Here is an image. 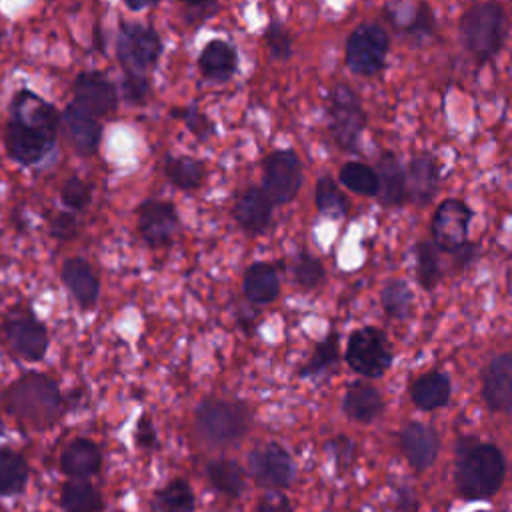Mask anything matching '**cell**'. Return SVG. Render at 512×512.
<instances>
[{
    "mask_svg": "<svg viewBox=\"0 0 512 512\" xmlns=\"http://www.w3.org/2000/svg\"><path fill=\"white\" fill-rule=\"evenodd\" d=\"M206 472L212 486L228 496H238L244 488V472L234 460H214Z\"/></svg>",
    "mask_w": 512,
    "mask_h": 512,
    "instance_id": "obj_34",
    "label": "cell"
},
{
    "mask_svg": "<svg viewBox=\"0 0 512 512\" xmlns=\"http://www.w3.org/2000/svg\"><path fill=\"white\" fill-rule=\"evenodd\" d=\"M62 508L66 512H100L102 498L98 490L84 482V480H72L62 488Z\"/></svg>",
    "mask_w": 512,
    "mask_h": 512,
    "instance_id": "obj_31",
    "label": "cell"
},
{
    "mask_svg": "<svg viewBox=\"0 0 512 512\" xmlns=\"http://www.w3.org/2000/svg\"><path fill=\"white\" fill-rule=\"evenodd\" d=\"M128 10H132V12H140V10H146V8H150V6H154V2H126L124 4Z\"/></svg>",
    "mask_w": 512,
    "mask_h": 512,
    "instance_id": "obj_51",
    "label": "cell"
},
{
    "mask_svg": "<svg viewBox=\"0 0 512 512\" xmlns=\"http://www.w3.org/2000/svg\"><path fill=\"white\" fill-rule=\"evenodd\" d=\"M388 46H390L388 32L380 24L366 22L356 26L350 32L344 48L348 70L358 76L378 74L384 68Z\"/></svg>",
    "mask_w": 512,
    "mask_h": 512,
    "instance_id": "obj_9",
    "label": "cell"
},
{
    "mask_svg": "<svg viewBox=\"0 0 512 512\" xmlns=\"http://www.w3.org/2000/svg\"><path fill=\"white\" fill-rule=\"evenodd\" d=\"M118 98L114 82L98 70H84L74 80V104L98 120L118 108Z\"/></svg>",
    "mask_w": 512,
    "mask_h": 512,
    "instance_id": "obj_14",
    "label": "cell"
},
{
    "mask_svg": "<svg viewBox=\"0 0 512 512\" xmlns=\"http://www.w3.org/2000/svg\"><path fill=\"white\" fill-rule=\"evenodd\" d=\"M292 272H294V282L300 288H304V290L316 288L324 280V266H322V262L314 254H310L306 250L298 252V256L294 260V270Z\"/></svg>",
    "mask_w": 512,
    "mask_h": 512,
    "instance_id": "obj_38",
    "label": "cell"
},
{
    "mask_svg": "<svg viewBox=\"0 0 512 512\" xmlns=\"http://www.w3.org/2000/svg\"><path fill=\"white\" fill-rule=\"evenodd\" d=\"M456 454V482L464 496L486 498L500 488L506 464L494 444H480L476 438L464 436L458 440Z\"/></svg>",
    "mask_w": 512,
    "mask_h": 512,
    "instance_id": "obj_3",
    "label": "cell"
},
{
    "mask_svg": "<svg viewBox=\"0 0 512 512\" xmlns=\"http://www.w3.org/2000/svg\"><path fill=\"white\" fill-rule=\"evenodd\" d=\"M136 442H138V446H142V448H152V446H156V430H154L152 420H150L146 414L138 420V426H136Z\"/></svg>",
    "mask_w": 512,
    "mask_h": 512,
    "instance_id": "obj_48",
    "label": "cell"
},
{
    "mask_svg": "<svg viewBox=\"0 0 512 512\" xmlns=\"http://www.w3.org/2000/svg\"><path fill=\"white\" fill-rule=\"evenodd\" d=\"M116 58L128 78H148L162 54L160 34L142 22H122L116 34Z\"/></svg>",
    "mask_w": 512,
    "mask_h": 512,
    "instance_id": "obj_5",
    "label": "cell"
},
{
    "mask_svg": "<svg viewBox=\"0 0 512 512\" xmlns=\"http://www.w3.org/2000/svg\"><path fill=\"white\" fill-rule=\"evenodd\" d=\"M472 210L466 202L458 198H446L438 204L432 216V240L434 246L442 252H456L460 246L468 242Z\"/></svg>",
    "mask_w": 512,
    "mask_h": 512,
    "instance_id": "obj_11",
    "label": "cell"
},
{
    "mask_svg": "<svg viewBox=\"0 0 512 512\" xmlns=\"http://www.w3.org/2000/svg\"><path fill=\"white\" fill-rule=\"evenodd\" d=\"M400 446L406 460L416 470H424L436 460L440 450V438L434 428L420 422H410L400 432Z\"/></svg>",
    "mask_w": 512,
    "mask_h": 512,
    "instance_id": "obj_20",
    "label": "cell"
},
{
    "mask_svg": "<svg viewBox=\"0 0 512 512\" xmlns=\"http://www.w3.org/2000/svg\"><path fill=\"white\" fill-rule=\"evenodd\" d=\"M338 334L330 332L322 342L316 344L312 356L308 358V362L298 370L300 378H312L318 376L322 372H326L328 368H332L338 360Z\"/></svg>",
    "mask_w": 512,
    "mask_h": 512,
    "instance_id": "obj_36",
    "label": "cell"
},
{
    "mask_svg": "<svg viewBox=\"0 0 512 512\" xmlns=\"http://www.w3.org/2000/svg\"><path fill=\"white\" fill-rule=\"evenodd\" d=\"M340 182L362 196H378V176L372 166L364 162H346L340 168Z\"/></svg>",
    "mask_w": 512,
    "mask_h": 512,
    "instance_id": "obj_33",
    "label": "cell"
},
{
    "mask_svg": "<svg viewBox=\"0 0 512 512\" xmlns=\"http://www.w3.org/2000/svg\"><path fill=\"white\" fill-rule=\"evenodd\" d=\"M28 480V464L14 450H0V494H16Z\"/></svg>",
    "mask_w": 512,
    "mask_h": 512,
    "instance_id": "obj_32",
    "label": "cell"
},
{
    "mask_svg": "<svg viewBox=\"0 0 512 512\" xmlns=\"http://www.w3.org/2000/svg\"><path fill=\"white\" fill-rule=\"evenodd\" d=\"M436 28V20H434V12L428 4H416V10L410 18V22L402 28L404 34L410 36H428L432 34Z\"/></svg>",
    "mask_w": 512,
    "mask_h": 512,
    "instance_id": "obj_42",
    "label": "cell"
},
{
    "mask_svg": "<svg viewBox=\"0 0 512 512\" xmlns=\"http://www.w3.org/2000/svg\"><path fill=\"white\" fill-rule=\"evenodd\" d=\"M478 256V244L474 242H466L464 246H460L456 252H452V260H454V270L462 272L468 264H472Z\"/></svg>",
    "mask_w": 512,
    "mask_h": 512,
    "instance_id": "obj_47",
    "label": "cell"
},
{
    "mask_svg": "<svg viewBox=\"0 0 512 512\" xmlns=\"http://www.w3.org/2000/svg\"><path fill=\"white\" fill-rule=\"evenodd\" d=\"M344 358L356 374L366 378H380L392 366L394 352L380 328L362 326L350 332Z\"/></svg>",
    "mask_w": 512,
    "mask_h": 512,
    "instance_id": "obj_8",
    "label": "cell"
},
{
    "mask_svg": "<svg viewBox=\"0 0 512 512\" xmlns=\"http://www.w3.org/2000/svg\"><path fill=\"white\" fill-rule=\"evenodd\" d=\"M328 132L336 146L346 152L358 150V138L366 126V112L360 96L344 82H338L328 92Z\"/></svg>",
    "mask_w": 512,
    "mask_h": 512,
    "instance_id": "obj_7",
    "label": "cell"
},
{
    "mask_svg": "<svg viewBox=\"0 0 512 512\" xmlns=\"http://www.w3.org/2000/svg\"><path fill=\"white\" fill-rule=\"evenodd\" d=\"M314 202L320 214L328 218H344L348 214V198L330 176H320L314 188Z\"/></svg>",
    "mask_w": 512,
    "mask_h": 512,
    "instance_id": "obj_30",
    "label": "cell"
},
{
    "mask_svg": "<svg viewBox=\"0 0 512 512\" xmlns=\"http://www.w3.org/2000/svg\"><path fill=\"white\" fill-rule=\"evenodd\" d=\"M378 176V200L384 206H402L406 202V172L398 156L390 150L382 152L374 168Z\"/></svg>",
    "mask_w": 512,
    "mask_h": 512,
    "instance_id": "obj_22",
    "label": "cell"
},
{
    "mask_svg": "<svg viewBox=\"0 0 512 512\" xmlns=\"http://www.w3.org/2000/svg\"><path fill=\"white\" fill-rule=\"evenodd\" d=\"M60 126L64 128L66 140L80 156H94L102 140V124L98 118L76 106L74 102L60 114Z\"/></svg>",
    "mask_w": 512,
    "mask_h": 512,
    "instance_id": "obj_16",
    "label": "cell"
},
{
    "mask_svg": "<svg viewBox=\"0 0 512 512\" xmlns=\"http://www.w3.org/2000/svg\"><path fill=\"white\" fill-rule=\"evenodd\" d=\"M158 508L162 512H192L194 494L184 480H172L158 494Z\"/></svg>",
    "mask_w": 512,
    "mask_h": 512,
    "instance_id": "obj_37",
    "label": "cell"
},
{
    "mask_svg": "<svg viewBox=\"0 0 512 512\" xmlns=\"http://www.w3.org/2000/svg\"><path fill=\"white\" fill-rule=\"evenodd\" d=\"M406 172V200L424 206L428 204L434 194L438 192L440 174L438 162L430 154H418L408 162Z\"/></svg>",
    "mask_w": 512,
    "mask_h": 512,
    "instance_id": "obj_21",
    "label": "cell"
},
{
    "mask_svg": "<svg viewBox=\"0 0 512 512\" xmlns=\"http://www.w3.org/2000/svg\"><path fill=\"white\" fill-rule=\"evenodd\" d=\"M198 68L206 80L224 84L238 70V52L226 40H210L198 56Z\"/></svg>",
    "mask_w": 512,
    "mask_h": 512,
    "instance_id": "obj_23",
    "label": "cell"
},
{
    "mask_svg": "<svg viewBox=\"0 0 512 512\" xmlns=\"http://www.w3.org/2000/svg\"><path fill=\"white\" fill-rule=\"evenodd\" d=\"M150 96V80L148 78H128L122 80V98L130 104H144Z\"/></svg>",
    "mask_w": 512,
    "mask_h": 512,
    "instance_id": "obj_43",
    "label": "cell"
},
{
    "mask_svg": "<svg viewBox=\"0 0 512 512\" xmlns=\"http://www.w3.org/2000/svg\"><path fill=\"white\" fill-rule=\"evenodd\" d=\"M250 410L244 402L206 398L196 408V428L212 444H230L246 434Z\"/></svg>",
    "mask_w": 512,
    "mask_h": 512,
    "instance_id": "obj_6",
    "label": "cell"
},
{
    "mask_svg": "<svg viewBox=\"0 0 512 512\" xmlns=\"http://www.w3.org/2000/svg\"><path fill=\"white\" fill-rule=\"evenodd\" d=\"M4 340L8 342L10 350L28 362H38L48 352V330L46 326L28 312L12 314L4 320L2 326Z\"/></svg>",
    "mask_w": 512,
    "mask_h": 512,
    "instance_id": "obj_12",
    "label": "cell"
},
{
    "mask_svg": "<svg viewBox=\"0 0 512 512\" xmlns=\"http://www.w3.org/2000/svg\"><path fill=\"white\" fill-rule=\"evenodd\" d=\"M100 464H102V456H100L98 446L86 438L72 440L62 450V456H60L62 472L76 480L96 474L100 470Z\"/></svg>",
    "mask_w": 512,
    "mask_h": 512,
    "instance_id": "obj_26",
    "label": "cell"
},
{
    "mask_svg": "<svg viewBox=\"0 0 512 512\" xmlns=\"http://www.w3.org/2000/svg\"><path fill=\"white\" fill-rule=\"evenodd\" d=\"M138 232L146 246L150 248H166L174 242L180 230V218L172 202L148 198L138 210Z\"/></svg>",
    "mask_w": 512,
    "mask_h": 512,
    "instance_id": "obj_13",
    "label": "cell"
},
{
    "mask_svg": "<svg viewBox=\"0 0 512 512\" xmlns=\"http://www.w3.org/2000/svg\"><path fill=\"white\" fill-rule=\"evenodd\" d=\"M8 112L4 128L8 156L22 166H34L46 160L54 150L60 130V112L56 106L36 92L22 88L14 94Z\"/></svg>",
    "mask_w": 512,
    "mask_h": 512,
    "instance_id": "obj_1",
    "label": "cell"
},
{
    "mask_svg": "<svg viewBox=\"0 0 512 512\" xmlns=\"http://www.w3.org/2000/svg\"><path fill=\"white\" fill-rule=\"evenodd\" d=\"M450 380L444 372L432 370L418 376L410 386V398L420 410H436L448 404L450 400Z\"/></svg>",
    "mask_w": 512,
    "mask_h": 512,
    "instance_id": "obj_27",
    "label": "cell"
},
{
    "mask_svg": "<svg viewBox=\"0 0 512 512\" xmlns=\"http://www.w3.org/2000/svg\"><path fill=\"white\" fill-rule=\"evenodd\" d=\"M6 410L26 426L46 428L62 414V394L58 384L46 374L28 372L4 390Z\"/></svg>",
    "mask_w": 512,
    "mask_h": 512,
    "instance_id": "obj_2",
    "label": "cell"
},
{
    "mask_svg": "<svg viewBox=\"0 0 512 512\" xmlns=\"http://www.w3.org/2000/svg\"><path fill=\"white\" fill-rule=\"evenodd\" d=\"M342 408L346 416H350L356 422H372L384 410V400L382 394L372 384L356 380L348 384Z\"/></svg>",
    "mask_w": 512,
    "mask_h": 512,
    "instance_id": "obj_25",
    "label": "cell"
},
{
    "mask_svg": "<svg viewBox=\"0 0 512 512\" xmlns=\"http://www.w3.org/2000/svg\"><path fill=\"white\" fill-rule=\"evenodd\" d=\"M50 234L56 240H72L78 234V220L72 212H60L50 222Z\"/></svg>",
    "mask_w": 512,
    "mask_h": 512,
    "instance_id": "obj_44",
    "label": "cell"
},
{
    "mask_svg": "<svg viewBox=\"0 0 512 512\" xmlns=\"http://www.w3.org/2000/svg\"><path fill=\"white\" fill-rule=\"evenodd\" d=\"M172 116L180 118L186 128L198 138V140H208L210 136H214L216 128H214V122L194 104L190 106H184V108H172Z\"/></svg>",
    "mask_w": 512,
    "mask_h": 512,
    "instance_id": "obj_40",
    "label": "cell"
},
{
    "mask_svg": "<svg viewBox=\"0 0 512 512\" xmlns=\"http://www.w3.org/2000/svg\"><path fill=\"white\" fill-rule=\"evenodd\" d=\"M60 280L76 300V304L84 310H90L100 294V280L96 270L82 256H72L62 262Z\"/></svg>",
    "mask_w": 512,
    "mask_h": 512,
    "instance_id": "obj_18",
    "label": "cell"
},
{
    "mask_svg": "<svg viewBox=\"0 0 512 512\" xmlns=\"http://www.w3.org/2000/svg\"><path fill=\"white\" fill-rule=\"evenodd\" d=\"M326 450L334 456L338 468H348L350 462L354 460V452H356V446L350 438L346 436H336L332 438L328 444H326Z\"/></svg>",
    "mask_w": 512,
    "mask_h": 512,
    "instance_id": "obj_46",
    "label": "cell"
},
{
    "mask_svg": "<svg viewBox=\"0 0 512 512\" xmlns=\"http://www.w3.org/2000/svg\"><path fill=\"white\" fill-rule=\"evenodd\" d=\"M274 204L258 186L242 190L232 206V216L248 234H262L272 218Z\"/></svg>",
    "mask_w": 512,
    "mask_h": 512,
    "instance_id": "obj_19",
    "label": "cell"
},
{
    "mask_svg": "<svg viewBox=\"0 0 512 512\" xmlns=\"http://www.w3.org/2000/svg\"><path fill=\"white\" fill-rule=\"evenodd\" d=\"M258 512H292V506L282 494H268L262 498Z\"/></svg>",
    "mask_w": 512,
    "mask_h": 512,
    "instance_id": "obj_49",
    "label": "cell"
},
{
    "mask_svg": "<svg viewBox=\"0 0 512 512\" xmlns=\"http://www.w3.org/2000/svg\"><path fill=\"white\" fill-rule=\"evenodd\" d=\"M216 2H188L184 4V22L190 26H200L208 18H212L218 12Z\"/></svg>",
    "mask_w": 512,
    "mask_h": 512,
    "instance_id": "obj_45",
    "label": "cell"
},
{
    "mask_svg": "<svg viewBox=\"0 0 512 512\" xmlns=\"http://www.w3.org/2000/svg\"><path fill=\"white\" fill-rule=\"evenodd\" d=\"M162 168L168 182L184 192L200 188L206 180V164L194 156L166 154Z\"/></svg>",
    "mask_w": 512,
    "mask_h": 512,
    "instance_id": "obj_28",
    "label": "cell"
},
{
    "mask_svg": "<svg viewBox=\"0 0 512 512\" xmlns=\"http://www.w3.org/2000/svg\"><path fill=\"white\" fill-rule=\"evenodd\" d=\"M460 32L466 50L486 62L498 54L506 38V12L496 2H480L470 6L460 18Z\"/></svg>",
    "mask_w": 512,
    "mask_h": 512,
    "instance_id": "obj_4",
    "label": "cell"
},
{
    "mask_svg": "<svg viewBox=\"0 0 512 512\" xmlns=\"http://www.w3.org/2000/svg\"><path fill=\"white\" fill-rule=\"evenodd\" d=\"M400 508L402 510H414L416 508V500L414 496H410V490H404L400 496Z\"/></svg>",
    "mask_w": 512,
    "mask_h": 512,
    "instance_id": "obj_50",
    "label": "cell"
},
{
    "mask_svg": "<svg viewBox=\"0 0 512 512\" xmlns=\"http://www.w3.org/2000/svg\"><path fill=\"white\" fill-rule=\"evenodd\" d=\"M264 42L276 60H288L294 54L292 36L278 20H270V24L264 28Z\"/></svg>",
    "mask_w": 512,
    "mask_h": 512,
    "instance_id": "obj_39",
    "label": "cell"
},
{
    "mask_svg": "<svg viewBox=\"0 0 512 512\" xmlns=\"http://www.w3.org/2000/svg\"><path fill=\"white\" fill-rule=\"evenodd\" d=\"M380 300L388 318L408 320L412 316L414 294L404 280H398V278L388 280L380 292Z\"/></svg>",
    "mask_w": 512,
    "mask_h": 512,
    "instance_id": "obj_29",
    "label": "cell"
},
{
    "mask_svg": "<svg viewBox=\"0 0 512 512\" xmlns=\"http://www.w3.org/2000/svg\"><path fill=\"white\" fill-rule=\"evenodd\" d=\"M482 398L494 412L512 410V352L498 354L484 368Z\"/></svg>",
    "mask_w": 512,
    "mask_h": 512,
    "instance_id": "obj_17",
    "label": "cell"
},
{
    "mask_svg": "<svg viewBox=\"0 0 512 512\" xmlns=\"http://www.w3.org/2000/svg\"><path fill=\"white\" fill-rule=\"evenodd\" d=\"M244 296L252 304H270L280 294V278L272 264L254 262L244 270L242 278Z\"/></svg>",
    "mask_w": 512,
    "mask_h": 512,
    "instance_id": "obj_24",
    "label": "cell"
},
{
    "mask_svg": "<svg viewBox=\"0 0 512 512\" xmlns=\"http://www.w3.org/2000/svg\"><path fill=\"white\" fill-rule=\"evenodd\" d=\"M90 198H92V190L90 186L78 178V176H70L64 184H62V190H60V200L66 208H70L72 212H80L84 210L88 204H90Z\"/></svg>",
    "mask_w": 512,
    "mask_h": 512,
    "instance_id": "obj_41",
    "label": "cell"
},
{
    "mask_svg": "<svg viewBox=\"0 0 512 512\" xmlns=\"http://www.w3.org/2000/svg\"><path fill=\"white\" fill-rule=\"evenodd\" d=\"M248 470L264 488H284L294 478V462L280 444H264L250 452Z\"/></svg>",
    "mask_w": 512,
    "mask_h": 512,
    "instance_id": "obj_15",
    "label": "cell"
},
{
    "mask_svg": "<svg viewBox=\"0 0 512 512\" xmlns=\"http://www.w3.org/2000/svg\"><path fill=\"white\" fill-rule=\"evenodd\" d=\"M302 186V162L290 148L270 152L262 162V192L272 204H288Z\"/></svg>",
    "mask_w": 512,
    "mask_h": 512,
    "instance_id": "obj_10",
    "label": "cell"
},
{
    "mask_svg": "<svg viewBox=\"0 0 512 512\" xmlns=\"http://www.w3.org/2000/svg\"><path fill=\"white\" fill-rule=\"evenodd\" d=\"M416 278L424 290H434L442 278L438 248L432 242L420 240L416 244Z\"/></svg>",
    "mask_w": 512,
    "mask_h": 512,
    "instance_id": "obj_35",
    "label": "cell"
}]
</instances>
